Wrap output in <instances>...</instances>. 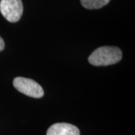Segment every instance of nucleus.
<instances>
[{
    "instance_id": "obj_3",
    "label": "nucleus",
    "mask_w": 135,
    "mask_h": 135,
    "mask_svg": "<svg viewBox=\"0 0 135 135\" xmlns=\"http://www.w3.org/2000/svg\"><path fill=\"white\" fill-rule=\"evenodd\" d=\"M0 11L5 19L11 23L19 21L23 11L21 0H1Z\"/></svg>"
},
{
    "instance_id": "obj_5",
    "label": "nucleus",
    "mask_w": 135,
    "mask_h": 135,
    "mask_svg": "<svg viewBox=\"0 0 135 135\" xmlns=\"http://www.w3.org/2000/svg\"><path fill=\"white\" fill-rule=\"evenodd\" d=\"M110 0H80L81 5L86 9H99L105 6Z\"/></svg>"
},
{
    "instance_id": "obj_6",
    "label": "nucleus",
    "mask_w": 135,
    "mask_h": 135,
    "mask_svg": "<svg viewBox=\"0 0 135 135\" xmlns=\"http://www.w3.org/2000/svg\"><path fill=\"white\" fill-rule=\"evenodd\" d=\"M4 48H5V42H4L2 38L0 36V52L2 51Z\"/></svg>"
},
{
    "instance_id": "obj_1",
    "label": "nucleus",
    "mask_w": 135,
    "mask_h": 135,
    "mask_svg": "<svg viewBox=\"0 0 135 135\" xmlns=\"http://www.w3.org/2000/svg\"><path fill=\"white\" fill-rule=\"evenodd\" d=\"M122 58V50L117 47L104 46L97 48L89 56V62L95 66L115 65Z\"/></svg>"
},
{
    "instance_id": "obj_4",
    "label": "nucleus",
    "mask_w": 135,
    "mask_h": 135,
    "mask_svg": "<svg viewBox=\"0 0 135 135\" xmlns=\"http://www.w3.org/2000/svg\"><path fill=\"white\" fill-rule=\"evenodd\" d=\"M78 128L69 123H56L47 129V135H80Z\"/></svg>"
},
{
    "instance_id": "obj_2",
    "label": "nucleus",
    "mask_w": 135,
    "mask_h": 135,
    "mask_svg": "<svg viewBox=\"0 0 135 135\" xmlns=\"http://www.w3.org/2000/svg\"><path fill=\"white\" fill-rule=\"evenodd\" d=\"M15 88L20 92L35 98H40L44 96L42 87L36 81L26 77H15L13 81Z\"/></svg>"
}]
</instances>
